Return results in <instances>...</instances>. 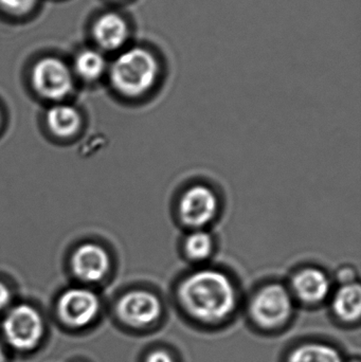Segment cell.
I'll list each match as a JSON object with an SVG mask.
<instances>
[{"instance_id":"6da1fadb","label":"cell","mask_w":361,"mask_h":362,"mask_svg":"<svg viewBox=\"0 0 361 362\" xmlns=\"http://www.w3.org/2000/svg\"><path fill=\"white\" fill-rule=\"evenodd\" d=\"M184 312L199 322H223L235 313L237 293L232 281L213 269H203L187 276L177 291Z\"/></svg>"},{"instance_id":"7a4b0ae2","label":"cell","mask_w":361,"mask_h":362,"mask_svg":"<svg viewBox=\"0 0 361 362\" xmlns=\"http://www.w3.org/2000/svg\"><path fill=\"white\" fill-rule=\"evenodd\" d=\"M161 64L158 57L146 47H131L112 62L110 78L112 87L127 98L146 95L158 82Z\"/></svg>"},{"instance_id":"3957f363","label":"cell","mask_w":361,"mask_h":362,"mask_svg":"<svg viewBox=\"0 0 361 362\" xmlns=\"http://www.w3.org/2000/svg\"><path fill=\"white\" fill-rule=\"evenodd\" d=\"M248 310L256 327L267 331L279 329L285 325L294 312L292 293L278 283L265 285L254 293Z\"/></svg>"},{"instance_id":"277c9868","label":"cell","mask_w":361,"mask_h":362,"mask_svg":"<svg viewBox=\"0 0 361 362\" xmlns=\"http://www.w3.org/2000/svg\"><path fill=\"white\" fill-rule=\"evenodd\" d=\"M6 342L15 350H33L44 335V321L40 313L27 304L15 306L2 323Z\"/></svg>"},{"instance_id":"5b68a950","label":"cell","mask_w":361,"mask_h":362,"mask_svg":"<svg viewBox=\"0 0 361 362\" xmlns=\"http://www.w3.org/2000/svg\"><path fill=\"white\" fill-rule=\"evenodd\" d=\"M32 84L45 99L61 100L72 90L73 80L69 67L63 61L49 57L34 65Z\"/></svg>"},{"instance_id":"8992f818","label":"cell","mask_w":361,"mask_h":362,"mask_svg":"<svg viewBox=\"0 0 361 362\" xmlns=\"http://www.w3.org/2000/svg\"><path fill=\"white\" fill-rule=\"evenodd\" d=\"M120 320L129 327L144 329L160 319L162 304L155 293L133 291L120 298L116 308Z\"/></svg>"},{"instance_id":"52a82bcc","label":"cell","mask_w":361,"mask_h":362,"mask_svg":"<svg viewBox=\"0 0 361 362\" xmlns=\"http://www.w3.org/2000/svg\"><path fill=\"white\" fill-rule=\"evenodd\" d=\"M218 212V199L213 189L203 185L189 187L180 198L178 213L188 227H205L211 223Z\"/></svg>"},{"instance_id":"ba28073f","label":"cell","mask_w":361,"mask_h":362,"mask_svg":"<svg viewBox=\"0 0 361 362\" xmlns=\"http://www.w3.org/2000/svg\"><path fill=\"white\" fill-rule=\"evenodd\" d=\"M99 310V299L86 288L68 289L57 302V314L61 322L72 329H81L93 322Z\"/></svg>"},{"instance_id":"9c48e42d","label":"cell","mask_w":361,"mask_h":362,"mask_svg":"<svg viewBox=\"0 0 361 362\" xmlns=\"http://www.w3.org/2000/svg\"><path fill=\"white\" fill-rule=\"evenodd\" d=\"M71 268L74 276L84 282H99L107 274L110 257L102 247L84 244L72 255Z\"/></svg>"},{"instance_id":"30bf717a","label":"cell","mask_w":361,"mask_h":362,"mask_svg":"<svg viewBox=\"0 0 361 362\" xmlns=\"http://www.w3.org/2000/svg\"><path fill=\"white\" fill-rule=\"evenodd\" d=\"M292 291L299 301L315 305L328 298L331 291L330 279L317 268H304L292 278Z\"/></svg>"},{"instance_id":"8fae6325","label":"cell","mask_w":361,"mask_h":362,"mask_svg":"<svg viewBox=\"0 0 361 362\" xmlns=\"http://www.w3.org/2000/svg\"><path fill=\"white\" fill-rule=\"evenodd\" d=\"M93 37L104 50H118L129 40V28L126 21L117 13L101 15L93 25Z\"/></svg>"},{"instance_id":"7c38bea8","label":"cell","mask_w":361,"mask_h":362,"mask_svg":"<svg viewBox=\"0 0 361 362\" xmlns=\"http://www.w3.org/2000/svg\"><path fill=\"white\" fill-rule=\"evenodd\" d=\"M332 310L337 319L345 323L357 322L361 314V289L357 283L343 285L335 293Z\"/></svg>"},{"instance_id":"4fadbf2b","label":"cell","mask_w":361,"mask_h":362,"mask_svg":"<svg viewBox=\"0 0 361 362\" xmlns=\"http://www.w3.org/2000/svg\"><path fill=\"white\" fill-rule=\"evenodd\" d=\"M47 124L54 135L70 137L81 127V116L76 108L69 105H57L47 112Z\"/></svg>"},{"instance_id":"5bb4252c","label":"cell","mask_w":361,"mask_h":362,"mask_svg":"<svg viewBox=\"0 0 361 362\" xmlns=\"http://www.w3.org/2000/svg\"><path fill=\"white\" fill-rule=\"evenodd\" d=\"M288 362H345L336 348L322 342H309L296 346Z\"/></svg>"},{"instance_id":"9a60e30c","label":"cell","mask_w":361,"mask_h":362,"mask_svg":"<svg viewBox=\"0 0 361 362\" xmlns=\"http://www.w3.org/2000/svg\"><path fill=\"white\" fill-rule=\"evenodd\" d=\"M74 67L81 78L86 81H95L101 78L105 72V57L99 51L86 49L76 55Z\"/></svg>"},{"instance_id":"2e32d148","label":"cell","mask_w":361,"mask_h":362,"mask_svg":"<svg viewBox=\"0 0 361 362\" xmlns=\"http://www.w3.org/2000/svg\"><path fill=\"white\" fill-rule=\"evenodd\" d=\"M213 251V240L205 231L193 232L184 240V252L192 261H203L211 255Z\"/></svg>"},{"instance_id":"e0dca14e","label":"cell","mask_w":361,"mask_h":362,"mask_svg":"<svg viewBox=\"0 0 361 362\" xmlns=\"http://www.w3.org/2000/svg\"><path fill=\"white\" fill-rule=\"evenodd\" d=\"M36 0H0V6L15 14H23L31 10L35 6Z\"/></svg>"},{"instance_id":"ac0fdd59","label":"cell","mask_w":361,"mask_h":362,"mask_svg":"<svg viewBox=\"0 0 361 362\" xmlns=\"http://www.w3.org/2000/svg\"><path fill=\"white\" fill-rule=\"evenodd\" d=\"M337 279L343 285L355 283L356 272L351 266H343L337 272Z\"/></svg>"},{"instance_id":"d6986e66","label":"cell","mask_w":361,"mask_h":362,"mask_svg":"<svg viewBox=\"0 0 361 362\" xmlns=\"http://www.w3.org/2000/svg\"><path fill=\"white\" fill-rule=\"evenodd\" d=\"M146 362H176L173 355L165 350H155L146 356Z\"/></svg>"},{"instance_id":"ffe728a7","label":"cell","mask_w":361,"mask_h":362,"mask_svg":"<svg viewBox=\"0 0 361 362\" xmlns=\"http://www.w3.org/2000/svg\"><path fill=\"white\" fill-rule=\"evenodd\" d=\"M11 302V293L6 285L0 282V310L6 308Z\"/></svg>"},{"instance_id":"44dd1931","label":"cell","mask_w":361,"mask_h":362,"mask_svg":"<svg viewBox=\"0 0 361 362\" xmlns=\"http://www.w3.org/2000/svg\"><path fill=\"white\" fill-rule=\"evenodd\" d=\"M0 362H6V354H4L1 344H0Z\"/></svg>"},{"instance_id":"7402d4cb","label":"cell","mask_w":361,"mask_h":362,"mask_svg":"<svg viewBox=\"0 0 361 362\" xmlns=\"http://www.w3.org/2000/svg\"><path fill=\"white\" fill-rule=\"evenodd\" d=\"M0 120H1V115H0Z\"/></svg>"}]
</instances>
